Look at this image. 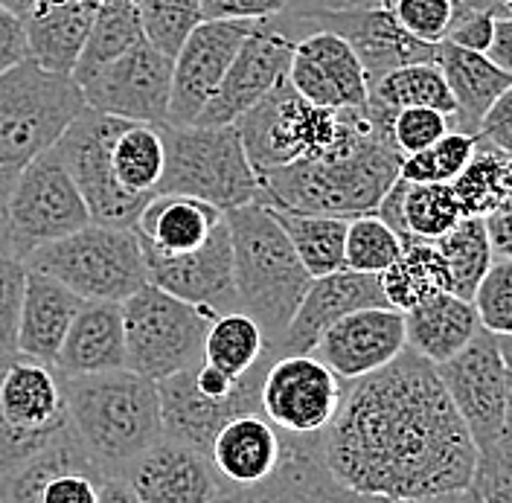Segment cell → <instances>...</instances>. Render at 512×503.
<instances>
[{
  "instance_id": "obj_34",
  "label": "cell",
  "mask_w": 512,
  "mask_h": 503,
  "mask_svg": "<svg viewBox=\"0 0 512 503\" xmlns=\"http://www.w3.org/2000/svg\"><path fill=\"white\" fill-rule=\"evenodd\" d=\"M382 288L387 303L399 309L402 315L414 306L448 291V268L437 242L419 239V236H402V253L399 259L382 274Z\"/></svg>"
},
{
  "instance_id": "obj_60",
  "label": "cell",
  "mask_w": 512,
  "mask_h": 503,
  "mask_svg": "<svg viewBox=\"0 0 512 503\" xmlns=\"http://www.w3.org/2000/svg\"><path fill=\"white\" fill-rule=\"evenodd\" d=\"M32 3H35V0H0V6H3V9H9V12H12V15H18V18H24V15L30 12Z\"/></svg>"
},
{
  "instance_id": "obj_61",
  "label": "cell",
  "mask_w": 512,
  "mask_h": 503,
  "mask_svg": "<svg viewBox=\"0 0 512 503\" xmlns=\"http://www.w3.org/2000/svg\"><path fill=\"white\" fill-rule=\"evenodd\" d=\"M463 503H483V501H480V495L475 492V489H469V492L463 495Z\"/></svg>"
},
{
  "instance_id": "obj_5",
  "label": "cell",
  "mask_w": 512,
  "mask_h": 503,
  "mask_svg": "<svg viewBox=\"0 0 512 503\" xmlns=\"http://www.w3.org/2000/svg\"><path fill=\"white\" fill-rule=\"evenodd\" d=\"M166 169L158 192H178L236 210L265 204L259 172L236 126H163Z\"/></svg>"
},
{
  "instance_id": "obj_28",
  "label": "cell",
  "mask_w": 512,
  "mask_h": 503,
  "mask_svg": "<svg viewBox=\"0 0 512 503\" xmlns=\"http://www.w3.org/2000/svg\"><path fill=\"white\" fill-rule=\"evenodd\" d=\"M222 221L224 210L210 201L178 192H158L149 198L131 230L137 233L143 251L175 256L198 251Z\"/></svg>"
},
{
  "instance_id": "obj_50",
  "label": "cell",
  "mask_w": 512,
  "mask_h": 503,
  "mask_svg": "<svg viewBox=\"0 0 512 503\" xmlns=\"http://www.w3.org/2000/svg\"><path fill=\"white\" fill-rule=\"evenodd\" d=\"M288 12V0H201L204 21H268Z\"/></svg>"
},
{
  "instance_id": "obj_19",
  "label": "cell",
  "mask_w": 512,
  "mask_h": 503,
  "mask_svg": "<svg viewBox=\"0 0 512 503\" xmlns=\"http://www.w3.org/2000/svg\"><path fill=\"white\" fill-rule=\"evenodd\" d=\"M108 472L70 431L0 477V503H99Z\"/></svg>"
},
{
  "instance_id": "obj_42",
  "label": "cell",
  "mask_w": 512,
  "mask_h": 503,
  "mask_svg": "<svg viewBox=\"0 0 512 503\" xmlns=\"http://www.w3.org/2000/svg\"><path fill=\"white\" fill-rule=\"evenodd\" d=\"M463 221L451 184H411L405 195V227L411 236L437 242Z\"/></svg>"
},
{
  "instance_id": "obj_13",
  "label": "cell",
  "mask_w": 512,
  "mask_h": 503,
  "mask_svg": "<svg viewBox=\"0 0 512 503\" xmlns=\"http://www.w3.org/2000/svg\"><path fill=\"white\" fill-rule=\"evenodd\" d=\"M76 85L91 111L134 123L166 126L172 96V59L143 38L123 56L102 64Z\"/></svg>"
},
{
  "instance_id": "obj_51",
  "label": "cell",
  "mask_w": 512,
  "mask_h": 503,
  "mask_svg": "<svg viewBox=\"0 0 512 503\" xmlns=\"http://www.w3.org/2000/svg\"><path fill=\"white\" fill-rule=\"evenodd\" d=\"M475 137H478L480 143L495 146L498 152H504V155L512 158V88L504 91V96L489 108V114L483 117Z\"/></svg>"
},
{
  "instance_id": "obj_53",
  "label": "cell",
  "mask_w": 512,
  "mask_h": 503,
  "mask_svg": "<svg viewBox=\"0 0 512 503\" xmlns=\"http://www.w3.org/2000/svg\"><path fill=\"white\" fill-rule=\"evenodd\" d=\"M483 221H486V233H489L495 259H512V195Z\"/></svg>"
},
{
  "instance_id": "obj_15",
  "label": "cell",
  "mask_w": 512,
  "mask_h": 503,
  "mask_svg": "<svg viewBox=\"0 0 512 503\" xmlns=\"http://www.w3.org/2000/svg\"><path fill=\"white\" fill-rule=\"evenodd\" d=\"M123 117L99 114L85 108L56 143L64 166L70 169L76 187L82 192L91 219L111 227H134L137 216L149 204L146 198H134L114 184L108 169V143Z\"/></svg>"
},
{
  "instance_id": "obj_3",
  "label": "cell",
  "mask_w": 512,
  "mask_h": 503,
  "mask_svg": "<svg viewBox=\"0 0 512 503\" xmlns=\"http://www.w3.org/2000/svg\"><path fill=\"white\" fill-rule=\"evenodd\" d=\"M62 381L70 428L108 474L123 472L163 437L158 381L131 370Z\"/></svg>"
},
{
  "instance_id": "obj_6",
  "label": "cell",
  "mask_w": 512,
  "mask_h": 503,
  "mask_svg": "<svg viewBox=\"0 0 512 503\" xmlns=\"http://www.w3.org/2000/svg\"><path fill=\"white\" fill-rule=\"evenodd\" d=\"M30 271L67 285L82 300L123 303L149 283L146 256L131 227L96 224L41 245L24 259Z\"/></svg>"
},
{
  "instance_id": "obj_17",
  "label": "cell",
  "mask_w": 512,
  "mask_h": 503,
  "mask_svg": "<svg viewBox=\"0 0 512 503\" xmlns=\"http://www.w3.org/2000/svg\"><path fill=\"white\" fill-rule=\"evenodd\" d=\"M437 373L446 384L457 413L463 416L480 454L492 451L504 440V361L498 338L489 329H480L472 344L460 349L446 364H437Z\"/></svg>"
},
{
  "instance_id": "obj_43",
  "label": "cell",
  "mask_w": 512,
  "mask_h": 503,
  "mask_svg": "<svg viewBox=\"0 0 512 503\" xmlns=\"http://www.w3.org/2000/svg\"><path fill=\"white\" fill-rule=\"evenodd\" d=\"M402 253V239L396 230H390L376 213L350 219L347 227V268L358 274H376L382 277L384 271L399 259Z\"/></svg>"
},
{
  "instance_id": "obj_48",
  "label": "cell",
  "mask_w": 512,
  "mask_h": 503,
  "mask_svg": "<svg viewBox=\"0 0 512 503\" xmlns=\"http://www.w3.org/2000/svg\"><path fill=\"white\" fill-rule=\"evenodd\" d=\"M504 15H512V9H507V6H492V3L457 0L446 41L463 47V50L486 53L489 44H492V35H495V21L504 18Z\"/></svg>"
},
{
  "instance_id": "obj_59",
  "label": "cell",
  "mask_w": 512,
  "mask_h": 503,
  "mask_svg": "<svg viewBox=\"0 0 512 503\" xmlns=\"http://www.w3.org/2000/svg\"><path fill=\"white\" fill-rule=\"evenodd\" d=\"M99 503H143V501L134 495V489L128 486L123 477L108 474V477H105V483H102V492H99Z\"/></svg>"
},
{
  "instance_id": "obj_55",
  "label": "cell",
  "mask_w": 512,
  "mask_h": 503,
  "mask_svg": "<svg viewBox=\"0 0 512 503\" xmlns=\"http://www.w3.org/2000/svg\"><path fill=\"white\" fill-rule=\"evenodd\" d=\"M18 172L21 169L0 166V256H15L9 207H12V192H15V184H18Z\"/></svg>"
},
{
  "instance_id": "obj_26",
  "label": "cell",
  "mask_w": 512,
  "mask_h": 503,
  "mask_svg": "<svg viewBox=\"0 0 512 503\" xmlns=\"http://www.w3.org/2000/svg\"><path fill=\"white\" fill-rule=\"evenodd\" d=\"M102 0H35L21 18L32 62L50 73L73 76L91 38Z\"/></svg>"
},
{
  "instance_id": "obj_21",
  "label": "cell",
  "mask_w": 512,
  "mask_h": 503,
  "mask_svg": "<svg viewBox=\"0 0 512 503\" xmlns=\"http://www.w3.org/2000/svg\"><path fill=\"white\" fill-rule=\"evenodd\" d=\"M216 503H393L341 486L323 466L318 437H288L280 469L254 486H224ZM425 503H463V495Z\"/></svg>"
},
{
  "instance_id": "obj_18",
  "label": "cell",
  "mask_w": 512,
  "mask_h": 503,
  "mask_svg": "<svg viewBox=\"0 0 512 503\" xmlns=\"http://www.w3.org/2000/svg\"><path fill=\"white\" fill-rule=\"evenodd\" d=\"M256 21H201L172 59L166 126H195Z\"/></svg>"
},
{
  "instance_id": "obj_63",
  "label": "cell",
  "mask_w": 512,
  "mask_h": 503,
  "mask_svg": "<svg viewBox=\"0 0 512 503\" xmlns=\"http://www.w3.org/2000/svg\"><path fill=\"white\" fill-rule=\"evenodd\" d=\"M501 3H504V6H507V9H512V0H501Z\"/></svg>"
},
{
  "instance_id": "obj_36",
  "label": "cell",
  "mask_w": 512,
  "mask_h": 503,
  "mask_svg": "<svg viewBox=\"0 0 512 503\" xmlns=\"http://www.w3.org/2000/svg\"><path fill=\"white\" fill-rule=\"evenodd\" d=\"M274 355L262 335V326L242 309L219 315L204 338V364L222 370L230 378L251 373L259 361Z\"/></svg>"
},
{
  "instance_id": "obj_39",
  "label": "cell",
  "mask_w": 512,
  "mask_h": 503,
  "mask_svg": "<svg viewBox=\"0 0 512 503\" xmlns=\"http://www.w3.org/2000/svg\"><path fill=\"white\" fill-rule=\"evenodd\" d=\"M146 38L143 24H140V9L137 3L126 0H102L99 12H96L94 30L91 38L76 62L73 70V82L91 76L102 64L114 62L117 56H123L134 44H140Z\"/></svg>"
},
{
  "instance_id": "obj_23",
  "label": "cell",
  "mask_w": 512,
  "mask_h": 503,
  "mask_svg": "<svg viewBox=\"0 0 512 503\" xmlns=\"http://www.w3.org/2000/svg\"><path fill=\"white\" fill-rule=\"evenodd\" d=\"M117 477L143 503H216L227 486L207 454L169 437H160Z\"/></svg>"
},
{
  "instance_id": "obj_24",
  "label": "cell",
  "mask_w": 512,
  "mask_h": 503,
  "mask_svg": "<svg viewBox=\"0 0 512 503\" xmlns=\"http://www.w3.org/2000/svg\"><path fill=\"white\" fill-rule=\"evenodd\" d=\"M405 349V315L399 309L384 306L352 312L329 326L312 355H318L341 381H355L387 367Z\"/></svg>"
},
{
  "instance_id": "obj_54",
  "label": "cell",
  "mask_w": 512,
  "mask_h": 503,
  "mask_svg": "<svg viewBox=\"0 0 512 503\" xmlns=\"http://www.w3.org/2000/svg\"><path fill=\"white\" fill-rule=\"evenodd\" d=\"M408 187H411V181H405V178L399 175L396 184L387 189V195H384L382 201H379V207H376V216H379L390 230H396L399 239L408 236V227H405V195H408Z\"/></svg>"
},
{
  "instance_id": "obj_29",
  "label": "cell",
  "mask_w": 512,
  "mask_h": 503,
  "mask_svg": "<svg viewBox=\"0 0 512 503\" xmlns=\"http://www.w3.org/2000/svg\"><path fill=\"white\" fill-rule=\"evenodd\" d=\"M56 370L62 376H91L126 370L123 303L85 300L64 338Z\"/></svg>"
},
{
  "instance_id": "obj_8",
  "label": "cell",
  "mask_w": 512,
  "mask_h": 503,
  "mask_svg": "<svg viewBox=\"0 0 512 503\" xmlns=\"http://www.w3.org/2000/svg\"><path fill=\"white\" fill-rule=\"evenodd\" d=\"M216 317L146 283L123 300L126 370L163 381L204 358V338Z\"/></svg>"
},
{
  "instance_id": "obj_11",
  "label": "cell",
  "mask_w": 512,
  "mask_h": 503,
  "mask_svg": "<svg viewBox=\"0 0 512 503\" xmlns=\"http://www.w3.org/2000/svg\"><path fill=\"white\" fill-rule=\"evenodd\" d=\"M303 35L306 27L294 12L256 21L195 126H233L239 117H245L256 102L286 82L294 47Z\"/></svg>"
},
{
  "instance_id": "obj_62",
  "label": "cell",
  "mask_w": 512,
  "mask_h": 503,
  "mask_svg": "<svg viewBox=\"0 0 512 503\" xmlns=\"http://www.w3.org/2000/svg\"><path fill=\"white\" fill-rule=\"evenodd\" d=\"M382 3H387V0H382ZM469 3H492V6H504L501 0H469Z\"/></svg>"
},
{
  "instance_id": "obj_20",
  "label": "cell",
  "mask_w": 512,
  "mask_h": 503,
  "mask_svg": "<svg viewBox=\"0 0 512 503\" xmlns=\"http://www.w3.org/2000/svg\"><path fill=\"white\" fill-rule=\"evenodd\" d=\"M143 256L149 283L169 291L172 297L192 303L213 317L242 309L233 280V245L227 221L213 230V236L198 251L175 256L143 251Z\"/></svg>"
},
{
  "instance_id": "obj_41",
  "label": "cell",
  "mask_w": 512,
  "mask_h": 503,
  "mask_svg": "<svg viewBox=\"0 0 512 503\" xmlns=\"http://www.w3.org/2000/svg\"><path fill=\"white\" fill-rule=\"evenodd\" d=\"M137 9L146 41L169 59L178 56L190 32L204 21L201 0H137Z\"/></svg>"
},
{
  "instance_id": "obj_22",
  "label": "cell",
  "mask_w": 512,
  "mask_h": 503,
  "mask_svg": "<svg viewBox=\"0 0 512 503\" xmlns=\"http://www.w3.org/2000/svg\"><path fill=\"white\" fill-rule=\"evenodd\" d=\"M288 82L303 99L329 111L364 108L370 85L350 44L329 30H309L294 47Z\"/></svg>"
},
{
  "instance_id": "obj_46",
  "label": "cell",
  "mask_w": 512,
  "mask_h": 503,
  "mask_svg": "<svg viewBox=\"0 0 512 503\" xmlns=\"http://www.w3.org/2000/svg\"><path fill=\"white\" fill-rule=\"evenodd\" d=\"M454 131V117L437 108H402L393 120V143L402 158L416 155Z\"/></svg>"
},
{
  "instance_id": "obj_52",
  "label": "cell",
  "mask_w": 512,
  "mask_h": 503,
  "mask_svg": "<svg viewBox=\"0 0 512 503\" xmlns=\"http://www.w3.org/2000/svg\"><path fill=\"white\" fill-rule=\"evenodd\" d=\"M24 59H30L24 21L0 6V73H6L9 67L21 64Z\"/></svg>"
},
{
  "instance_id": "obj_58",
  "label": "cell",
  "mask_w": 512,
  "mask_h": 503,
  "mask_svg": "<svg viewBox=\"0 0 512 503\" xmlns=\"http://www.w3.org/2000/svg\"><path fill=\"white\" fill-rule=\"evenodd\" d=\"M382 0H288V12H320V9H352L379 6Z\"/></svg>"
},
{
  "instance_id": "obj_64",
  "label": "cell",
  "mask_w": 512,
  "mask_h": 503,
  "mask_svg": "<svg viewBox=\"0 0 512 503\" xmlns=\"http://www.w3.org/2000/svg\"><path fill=\"white\" fill-rule=\"evenodd\" d=\"M126 3H137V0H126Z\"/></svg>"
},
{
  "instance_id": "obj_38",
  "label": "cell",
  "mask_w": 512,
  "mask_h": 503,
  "mask_svg": "<svg viewBox=\"0 0 512 503\" xmlns=\"http://www.w3.org/2000/svg\"><path fill=\"white\" fill-rule=\"evenodd\" d=\"M463 219H486L512 195V158L478 140L475 158L451 181Z\"/></svg>"
},
{
  "instance_id": "obj_45",
  "label": "cell",
  "mask_w": 512,
  "mask_h": 503,
  "mask_svg": "<svg viewBox=\"0 0 512 503\" xmlns=\"http://www.w3.org/2000/svg\"><path fill=\"white\" fill-rule=\"evenodd\" d=\"M27 291V265L18 256H0V358L18 355V326Z\"/></svg>"
},
{
  "instance_id": "obj_27",
  "label": "cell",
  "mask_w": 512,
  "mask_h": 503,
  "mask_svg": "<svg viewBox=\"0 0 512 503\" xmlns=\"http://www.w3.org/2000/svg\"><path fill=\"white\" fill-rule=\"evenodd\" d=\"M286 434L262 413L233 416L210 445V460L227 486H254L280 469Z\"/></svg>"
},
{
  "instance_id": "obj_33",
  "label": "cell",
  "mask_w": 512,
  "mask_h": 503,
  "mask_svg": "<svg viewBox=\"0 0 512 503\" xmlns=\"http://www.w3.org/2000/svg\"><path fill=\"white\" fill-rule=\"evenodd\" d=\"M108 169L114 184L134 198H155L166 169L163 126L120 120L108 143Z\"/></svg>"
},
{
  "instance_id": "obj_57",
  "label": "cell",
  "mask_w": 512,
  "mask_h": 503,
  "mask_svg": "<svg viewBox=\"0 0 512 503\" xmlns=\"http://www.w3.org/2000/svg\"><path fill=\"white\" fill-rule=\"evenodd\" d=\"M501 361H504V399H507V416H504V437H512V335H495Z\"/></svg>"
},
{
  "instance_id": "obj_56",
  "label": "cell",
  "mask_w": 512,
  "mask_h": 503,
  "mask_svg": "<svg viewBox=\"0 0 512 503\" xmlns=\"http://www.w3.org/2000/svg\"><path fill=\"white\" fill-rule=\"evenodd\" d=\"M486 59L512 76V15H504L495 21V35L486 50Z\"/></svg>"
},
{
  "instance_id": "obj_9",
  "label": "cell",
  "mask_w": 512,
  "mask_h": 503,
  "mask_svg": "<svg viewBox=\"0 0 512 503\" xmlns=\"http://www.w3.org/2000/svg\"><path fill=\"white\" fill-rule=\"evenodd\" d=\"M70 431L62 373L18 352L0 358V477Z\"/></svg>"
},
{
  "instance_id": "obj_1",
  "label": "cell",
  "mask_w": 512,
  "mask_h": 503,
  "mask_svg": "<svg viewBox=\"0 0 512 503\" xmlns=\"http://www.w3.org/2000/svg\"><path fill=\"white\" fill-rule=\"evenodd\" d=\"M320 454L341 486L393 503L466 495L480 463L437 364L411 346L382 370L344 381Z\"/></svg>"
},
{
  "instance_id": "obj_10",
  "label": "cell",
  "mask_w": 512,
  "mask_h": 503,
  "mask_svg": "<svg viewBox=\"0 0 512 503\" xmlns=\"http://www.w3.org/2000/svg\"><path fill=\"white\" fill-rule=\"evenodd\" d=\"M233 126L256 172H265L329 155L344 137V114L312 105L286 79Z\"/></svg>"
},
{
  "instance_id": "obj_12",
  "label": "cell",
  "mask_w": 512,
  "mask_h": 503,
  "mask_svg": "<svg viewBox=\"0 0 512 503\" xmlns=\"http://www.w3.org/2000/svg\"><path fill=\"white\" fill-rule=\"evenodd\" d=\"M9 219L15 256L21 262L35 248L64 239L94 221L56 146L41 152L18 172Z\"/></svg>"
},
{
  "instance_id": "obj_47",
  "label": "cell",
  "mask_w": 512,
  "mask_h": 503,
  "mask_svg": "<svg viewBox=\"0 0 512 503\" xmlns=\"http://www.w3.org/2000/svg\"><path fill=\"white\" fill-rule=\"evenodd\" d=\"M457 0H387L393 18L425 44H443Z\"/></svg>"
},
{
  "instance_id": "obj_14",
  "label": "cell",
  "mask_w": 512,
  "mask_h": 503,
  "mask_svg": "<svg viewBox=\"0 0 512 503\" xmlns=\"http://www.w3.org/2000/svg\"><path fill=\"white\" fill-rule=\"evenodd\" d=\"M344 381L318 355H280L262 378V416L288 437H318L335 419Z\"/></svg>"
},
{
  "instance_id": "obj_44",
  "label": "cell",
  "mask_w": 512,
  "mask_h": 503,
  "mask_svg": "<svg viewBox=\"0 0 512 503\" xmlns=\"http://www.w3.org/2000/svg\"><path fill=\"white\" fill-rule=\"evenodd\" d=\"M472 303L483 329L492 335H512V259L492 262Z\"/></svg>"
},
{
  "instance_id": "obj_2",
  "label": "cell",
  "mask_w": 512,
  "mask_h": 503,
  "mask_svg": "<svg viewBox=\"0 0 512 503\" xmlns=\"http://www.w3.org/2000/svg\"><path fill=\"white\" fill-rule=\"evenodd\" d=\"M341 114L344 137L329 155L259 172L265 204L347 221L376 213L399 178L402 155L376 137L367 105Z\"/></svg>"
},
{
  "instance_id": "obj_40",
  "label": "cell",
  "mask_w": 512,
  "mask_h": 503,
  "mask_svg": "<svg viewBox=\"0 0 512 503\" xmlns=\"http://www.w3.org/2000/svg\"><path fill=\"white\" fill-rule=\"evenodd\" d=\"M478 137L463 131H448L434 146L402 158L399 175L411 184H451L475 158Z\"/></svg>"
},
{
  "instance_id": "obj_4",
  "label": "cell",
  "mask_w": 512,
  "mask_h": 503,
  "mask_svg": "<svg viewBox=\"0 0 512 503\" xmlns=\"http://www.w3.org/2000/svg\"><path fill=\"white\" fill-rule=\"evenodd\" d=\"M224 221L233 245V280L239 306L262 326L268 349L277 355L288 323L312 285V274L265 204L227 210Z\"/></svg>"
},
{
  "instance_id": "obj_37",
  "label": "cell",
  "mask_w": 512,
  "mask_h": 503,
  "mask_svg": "<svg viewBox=\"0 0 512 503\" xmlns=\"http://www.w3.org/2000/svg\"><path fill=\"white\" fill-rule=\"evenodd\" d=\"M437 248L446 259L448 291L463 300H475L483 277L489 274L495 262L486 221L466 216L454 230H448L446 236L437 239Z\"/></svg>"
},
{
  "instance_id": "obj_49",
  "label": "cell",
  "mask_w": 512,
  "mask_h": 503,
  "mask_svg": "<svg viewBox=\"0 0 512 503\" xmlns=\"http://www.w3.org/2000/svg\"><path fill=\"white\" fill-rule=\"evenodd\" d=\"M472 489L483 503H512V437H504L492 451L480 454Z\"/></svg>"
},
{
  "instance_id": "obj_31",
  "label": "cell",
  "mask_w": 512,
  "mask_h": 503,
  "mask_svg": "<svg viewBox=\"0 0 512 503\" xmlns=\"http://www.w3.org/2000/svg\"><path fill=\"white\" fill-rule=\"evenodd\" d=\"M437 67L443 70L448 91L457 105L454 131L478 134L489 108L512 88V76L489 62L486 53L463 50L451 41H443L437 47Z\"/></svg>"
},
{
  "instance_id": "obj_32",
  "label": "cell",
  "mask_w": 512,
  "mask_h": 503,
  "mask_svg": "<svg viewBox=\"0 0 512 503\" xmlns=\"http://www.w3.org/2000/svg\"><path fill=\"white\" fill-rule=\"evenodd\" d=\"M480 329L483 326L475 303L451 291H443L405 312L408 346L431 364H446L448 358L472 344Z\"/></svg>"
},
{
  "instance_id": "obj_35",
  "label": "cell",
  "mask_w": 512,
  "mask_h": 503,
  "mask_svg": "<svg viewBox=\"0 0 512 503\" xmlns=\"http://www.w3.org/2000/svg\"><path fill=\"white\" fill-rule=\"evenodd\" d=\"M265 207L286 230L288 242L294 245V251L306 265V271L312 274V280L347 268L344 253H347L350 221L315 216V213H297V210H286V207H274V204H265Z\"/></svg>"
},
{
  "instance_id": "obj_25",
  "label": "cell",
  "mask_w": 512,
  "mask_h": 503,
  "mask_svg": "<svg viewBox=\"0 0 512 503\" xmlns=\"http://www.w3.org/2000/svg\"><path fill=\"white\" fill-rule=\"evenodd\" d=\"M384 306L390 303L384 297L382 277L376 274H358L350 268H341L335 274L318 277L312 280L303 303L291 317L286 335L277 346V355H312L329 326H335L352 312L384 309Z\"/></svg>"
},
{
  "instance_id": "obj_30",
  "label": "cell",
  "mask_w": 512,
  "mask_h": 503,
  "mask_svg": "<svg viewBox=\"0 0 512 503\" xmlns=\"http://www.w3.org/2000/svg\"><path fill=\"white\" fill-rule=\"evenodd\" d=\"M82 297L59 280L27 268V291L21 306L18 349L41 364L56 367L64 338L82 309Z\"/></svg>"
},
{
  "instance_id": "obj_16",
  "label": "cell",
  "mask_w": 512,
  "mask_h": 503,
  "mask_svg": "<svg viewBox=\"0 0 512 503\" xmlns=\"http://www.w3.org/2000/svg\"><path fill=\"white\" fill-rule=\"evenodd\" d=\"M306 32L329 30L341 35L364 67L367 85L373 88L382 76L405 64H437V47L414 38L393 18L390 6H352V9H320V12H294Z\"/></svg>"
},
{
  "instance_id": "obj_7",
  "label": "cell",
  "mask_w": 512,
  "mask_h": 503,
  "mask_svg": "<svg viewBox=\"0 0 512 503\" xmlns=\"http://www.w3.org/2000/svg\"><path fill=\"white\" fill-rule=\"evenodd\" d=\"M85 108L73 76L50 73L32 59L0 73V166L24 169L53 149Z\"/></svg>"
}]
</instances>
